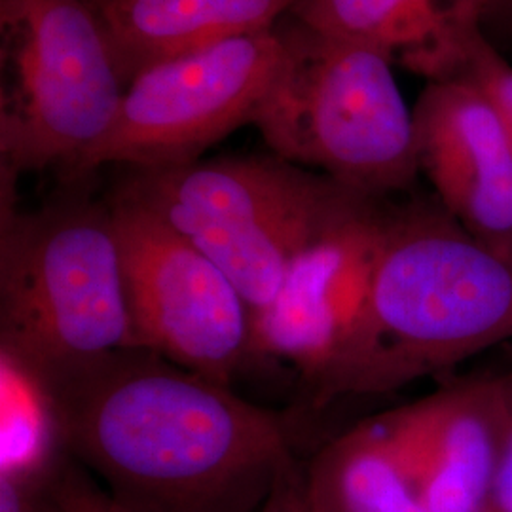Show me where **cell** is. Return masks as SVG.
Masks as SVG:
<instances>
[{
  "label": "cell",
  "mask_w": 512,
  "mask_h": 512,
  "mask_svg": "<svg viewBox=\"0 0 512 512\" xmlns=\"http://www.w3.org/2000/svg\"><path fill=\"white\" fill-rule=\"evenodd\" d=\"M67 456L126 512H258L296 459V421L139 348L35 372Z\"/></svg>",
  "instance_id": "1"
},
{
  "label": "cell",
  "mask_w": 512,
  "mask_h": 512,
  "mask_svg": "<svg viewBox=\"0 0 512 512\" xmlns=\"http://www.w3.org/2000/svg\"><path fill=\"white\" fill-rule=\"evenodd\" d=\"M512 340V255L435 202L389 205L363 323L311 406L384 395Z\"/></svg>",
  "instance_id": "2"
},
{
  "label": "cell",
  "mask_w": 512,
  "mask_h": 512,
  "mask_svg": "<svg viewBox=\"0 0 512 512\" xmlns=\"http://www.w3.org/2000/svg\"><path fill=\"white\" fill-rule=\"evenodd\" d=\"M35 209L0 192V355L33 372L131 348L118 234L88 179Z\"/></svg>",
  "instance_id": "3"
},
{
  "label": "cell",
  "mask_w": 512,
  "mask_h": 512,
  "mask_svg": "<svg viewBox=\"0 0 512 512\" xmlns=\"http://www.w3.org/2000/svg\"><path fill=\"white\" fill-rule=\"evenodd\" d=\"M275 33L281 59L251 122L272 154L370 198L406 192L420 162L414 109L393 63L291 14Z\"/></svg>",
  "instance_id": "4"
},
{
  "label": "cell",
  "mask_w": 512,
  "mask_h": 512,
  "mask_svg": "<svg viewBox=\"0 0 512 512\" xmlns=\"http://www.w3.org/2000/svg\"><path fill=\"white\" fill-rule=\"evenodd\" d=\"M110 192L196 245L253 311L274 300L298 255L366 198L275 154L124 169Z\"/></svg>",
  "instance_id": "5"
},
{
  "label": "cell",
  "mask_w": 512,
  "mask_h": 512,
  "mask_svg": "<svg viewBox=\"0 0 512 512\" xmlns=\"http://www.w3.org/2000/svg\"><path fill=\"white\" fill-rule=\"evenodd\" d=\"M124 92L90 0H0V190L31 173L69 177Z\"/></svg>",
  "instance_id": "6"
},
{
  "label": "cell",
  "mask_w": 512,
  "mask_h": 512,
  "mask_svg": "<svg viewBox=\"0 0 512 512\" xmlns=\"http://www.w3.org/2000/svg\"><path fill=\"white\" fill-rule=\"evenodd\" d=\"M281 40L274 31L234 38L137 74L109 131L61 181L90 179L105 165L177 167L251 124L274 80Z\"/></svg>",
  "instance_id": "7"
},
{
  "label": "cell",
  "mask_w": 512,
  "mask_h": 512,
  "mask_svg": "<svg viewBox=\"0 0 512 512\" xmlns=\"http://www.w3.org/2000/svg\"><path fill=\"white\" fill-rule=\"evenodd\" d=\"M131 348L230 385L251 368L253 310L202 251L147 207L109 192Z\"/></svg>",
  "instance_id": "8"
},
{
  "label": "cell",
  "mask_w": 512,
  "mask_h": 512,
  "mask_svg": "<svg viewBox=\"0 0 512 512\" xmlns=\"http://www.w3.org/2000/svg\"><path fill=\"white\" fill-rule=\"evenodd\" d=\"M389 203L361 198L294 260L274 300L253 311L251 366H289L313 395L365 317Z\"/></svg>",
  "instance_id": "9"
},
{
  "label": "cell",
  "mask_w": 512,
  "mask_h": 512,
  "mask_svg": "<svg viewBox=\"0 0 512 512\" xmlns=\"http://www.w3.org/2000/svg\"><path fill=\"white\" fill-rule=\"evenodd\" d=\"M414 126L420 173L442 209L512 255V143L486 95L461 78L427 82Z\"/></svg>",
  "instance_id": "10"
},
{
  "label": "cell",
  "mask_w": 512,
  "mask_h": 512,
  "mask_svg": "<svg viewBox=\"0 0 512 512\" xmlns=\"http://www.w3.org/2000/svg\"><path fill=\"white\" fill-rule=\"evenodd\" d=\"M429 512H486L505 435L497 378L448 385L385 412Z\"/></svg>",
  "instance_id": "11"
},
{
  "label": "cell",
  "mask_w": 512,
  "mask_h": 512,
  "mask_svg": "<svg viewBox=\"0 0 512 512\" xmlns=\"http://www.w3.org/2000/svg\"><path fill=\"white\" fill-rule=\"evenodd\" d=\"M484 10L488 0H300L291 16L435 82L458 73Z\"/></svg>",
  "instance_id": "12"
},
{
  "label": "cell",
  "mask_w": 512,
  "mask_h": 512,
  "mask_svg": "<svg viewBox=\"0 0 512 512\" xmlns=\"http://www.w3.org/2000/svg\"><path fill=\"white\" fill-rule=\"evenodd\" d=\"M118 71L148 67L234 38L274 31L300 0H90Z\"/></svg>",
  "instance_id": "13"
},
{
  "label": "cell",
  "mask_w": 512,
  "mask_h": 512,
  "mask_svg": "<svg viewBox=\"0 0 512 512\" xmlns=\"http://www.w3.org/2000/svg\"><path fill=\"white\" fill-rule=\"evenodd\" d=\"M313 512H429L384 416L325 442L304 465Z\"/></svg>",
  "instance_id": "14"
},
{
  "label": "cell",
  "mask_w": 512,
  "mask_h": 512,
  "mask_svg": "<svg viewBox=\"0 0 512 512\" xmlns=\"http://www.w3.org/2000/svg\"><path fill=\"white\" fill-rule=\"evenodd\" d=\"M0 476L48 484L67 458L54 403L33 370L0 355Z\"/></svg>",
  "instance_id": "15"
},
{
  "label": "cell",
  "mask_w": 512,
  "mask_h": 512,
  "mask_svg": "<svg viewBox=\"0 0 512 512\" xmlns=\"http://www.w3.org/2000/svg\"><path fill=\"white\" fill-rule=\"evenodd\" d=\"M452 78H461L486 95L512 143V65L495 50L482 31L471 38L458 73Z\"/></svg>",
  "instance_id": "16"
},
{
  "label": "cell",
  "mask_w": 512,
  "mask_h": 512,
  "mask_svg": "<svg viewBox=\"0 0 512 512\" xmlns=\"http://www.w3.org/2000/svg\"><path fill=\"white\" fill-rule=\"evenodd\" d=\"M52 495L63 512H126L110 499L107 492L92 486L73 459L65 461L54 476Z\"/></svg>",
  "instance_id": "17"
},
{
  "label": "cell",
  "mask_w": 512,
  "mask_h": 512,
  "mask_svg": "<svg viewBox=\"0 0 512 512\" xmlns=\"http://www.w3.org/2000/svg\"><path fill=\"white\" fill-rule=\"evenodd\" d=\"M497 382L505 410V435L494 490L486 512H512V370L497 376Z\"/></svg>",
  "instance_id": "18"
},
{
  "label": "cell",
  "mask_w": 512,
  "mask_h": 512,
  "mask_svg": "<svg viewBox=\"0 0 512 512\" xmlns=\"http://www.w3.org/2000/svg\"><path fill=\"white\" fill-rule=\"evenodd\" d=\"M258 512H313L304 480V465L294 459L277 478L272 494Z\"/></svg>",
  "instance_id": "19"
},
{
  "label": "cell",
  "mask_w": 512,
  "mask_h": 512,
  "mask_svg": "<svg viewBox=\"0 0 512 512\" xmlns=\"http://www.w3.org/2000/svg\"><path fill=\"white\" fill-rule=\"evenodd\" d=\"M42 512H63V511H61V507H59V505H57V501H55L54 495H52V503H50V505H48V507H46V509H44V511H42Z\"/></svg>",
  "instance_id": "20"
},
{
  "label": "cell",
  "mask_w": 512,
  "mask_h": 512,
  "mask_svg": "<svg viewBox=\"0 0 512 512\" xmlns=\"http://www.w3.org/2000/svg\"><path fill=\"white\" fill-rule=\"evenodd\" d=\"M512 0H488V8H494V6H507L511 4Z\"/></svg>",
  "instance_id": "21"
}]
</instances>
